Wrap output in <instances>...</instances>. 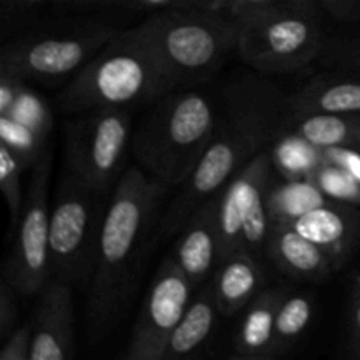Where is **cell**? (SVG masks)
<instances>
[{"instance_id": "6da1fadb", "label": "cell", "mask_w": 360, "mask_h": 360, "mask_svg": "<svg viewBox=\"0 0 360 360\" xmlns=\"http://www.w3.org/2000/svg\"><path fill=\"white\" fill-rule=\"evenodd\" d=\"M287 116V95L274 83L241 77L227 86L218 120L195 171L162 213L158 234H178L193 211L218 195L229 181L276 139Z\"/></svg>"}, {"instance_id": "7a4b0ae2", "label": "cell", "mask_w": 360, "mask_h": 360, "mask_svg": "<svg viewBox=\"0 0 360 360\" xmlns=\"http://www.w3.org/2000/svg\"><path fill=\"white\" fill-rule=\"evenodd\" d=\"M167 192V185L139 167L127 169L112 190L102 221L94 276L86 288L91 341L104 340L129 306Z\"/></svg>"}, {"instance_id": "3957f363", "label": "cell", "mask_w": 360, "mask_h": 360, "mask_svg": "<svg viewBox=\"0 0 360 360\" xmlns=\"http://www.w3.org/2000/svg\"><path fill=\"white\" fill-rule=\"evenodd\" d=\"M143 25L118 32L76 72L58 97L67 112L130 109L174 90Z\"/></svg>"}, {"instance_id": "277c9868", "label": "cell", "mask_w": 360, "mask_h": 360, "mask_svg": "<svg viewBox=\"0 0 360 360\" xmlns=\"http://www.w3.org/2000/svg\"><path fill=\"white\" fill-rule=\"evenodd\" d=\"M218 104L199 90L169 91L132 134V153L144 171L169 188L192 176L210 144Z\"/></svg>"}, {"instance_id": "5b68a950", "label": "cell", "mask_w": 360, "mask_h": 360, "mask_svg": "<svg viewBox=\"0 0 360 360\" xmlns=\"http://www.w3.org/2000/svg\"><path fill=\"white\" fill-rule=\"evenodd\" d=\"M174 86L204 81L238 51L241 21L211 7L157 11L141 23Z\"/></svg>"}, {"instance_id": "8992f818", "label": "cell", "mask_w": 360, "mask_h": 360, "mask_svg": "<svg viewBox=\"0 0 360 360\" xmlns=\"http://www.w3.org/2000/svg\"><path fill=\"white\" fill-rule=\"evenodd\" d=\"M326 27L315 6H281L241 20L238 53L260 74H288L320 60Z\"/></svg>"}, {"instance_id": "52a82bcc", "label": "cell", "mask_w": 360, "mask_h": 360, "mask_svg": "<svg viewBox=\"0 0 360 360\" xmlns=\"http://www.w3.org/2000/svg\"><path fill=\"white\" fill-rule=\"evenodd\" d=\"M69 169L62 172L49 225L51 278L86 287L94 276L98 238L108 202Z\"/></svg>"}, {"instance_id": "ba28073f", "label": "cell", "mask_w": 360, "mask_h": 360, "mask_svg": "<svg viewBox=\"0 0 360 360\" xmlns=\"http://www.w3.org/2000/svg\"><path fill=\"white\" fill-rule=\"evenodd\" d=\"M116 34V28L94 21L28 32L4 46L0 74L25 83H55L77 72Z\"/></svg>"}, {"instance_id": "9c48e42d", "label": "cell", "mask_w": 360, "mask_h": 360, "mask_svg": "<svg viewBox=\"0 0 360 360\" xmlns=\"http://www.w3.org/2000/svg\"><path fill=\"white\" fill-rule=\"evenodd\" d=\"M65 123V167L101 195L123 176L132 150L129 109H88Z\"/></svg>"}, {"instance_id": "30bf717a", "label": "cell", "mask_w": 360, "mask_h": 360, "mask_svg": "<svg viewBox=\"0 0 360 360\" xmlns=\"http://www.w3.org/2000/svg\"><path fill=\"white\" fill-rule=\"evenodd\" d=\"M273 167L271 151H260L218 193L220 264L236 252H248L260 260L266 257Z\"/></svg>"}, {"instance_id": "8fae6325", "label": "cell", "mask_w": 360, "mask_h": 360, "mask_svg": "<svg viewBox=\"0 0 360 360\" xmlns=\"http://www.w3.org/2000/svg\"><path fill=\"white\" fill-rule=\"evenodd\" d=\"M53 150L46 148L32 171L25 195L23 211L14 234V248L6 276L18 294L32 295L44 288L51 278L49 269V181H51Z\"/></svg>"}, {"instance_id": "7c38bea8", "label": "cell", "mask_w": 360, "mask_h": 360, "mask_svg": "<svg viewBox=\"0 0 360 360\" xmlns=\"http://www.w3.org/2000/svg\"><path fill=\"white\" fill-rule=\"evenodd\" d=\"M192 281L171 257L162 260L127 347L129 360H164L165 345L192 301Z\"/></svg>"}, {"instance_id": "4fadbf2b", "label": "cell", "mask_w": 360, "mask_h": 360, "mask_svg": "<svg viewBox=\"0 0 360 360\" xmlns=\"http://www.w3.org/2000/svg\"><path fill=\"white\" fill-rule=\"evenodd\" d=\"M32 319L34 345L30 360H69L74 357L72 285L49 278Z\"/></svg>"}, {"instance_id": "5bb4252c", "label": "cell", "mask_w": 360, "mask_h": 360, "mask_svg": "<svg viewBox=\"0 0 360 360\" xmlns=\"http://www.w3.org/2000/svg\"><path fill=\"white\" fill-rule=\"evenodd\" d=\"M178 234L172 259L197 288L220 264L218 195L193 211Z\"/></svg>"}, {"instance_id": "9a60e30c", "label": "cell", "mask_w": 360, "mask_h": 360, "mask_svg": "<svg viewBox=\"0 0 360 360\" xmlns=\"http://www.w3.org/2000/svg\"><path fill=\"white\" fill-rule=\"evenodd\" d=\"M292 227L329 253L340 267L360 245V211L352 204L333 200L316 206L297 218Z\"/></svg>"}, {"instance_id": "2e32d148", "label": "cell", "mask_w": 360, "mask_h": 360, "mask_svg": "<svg viewBox=\"0 0 360 360\" xmlns=\"http://www.w3.org/2000/svg\"><path fill=\"white\" fill-rule=\"evenodd\" d=\"M266 257L281 273L295 280L323 281L340 269L329 253L304 238L290 224L271 225Z\"/></svg>"}, {"instance_id": "e0dca14e", "label": "cell", "mask_w": 360, "mask_h": 360, "mask_svg": "<svg viewBox=\"0 0 360 360\" xmlns=\"http://www.w3.org/2000/svg\"><path fill=\"white\" fill-rule=\"evenodd\" d=\"M311 112L360 115V74L338 70L320 74L287 95V116Z\"/></svg>"}, {"instance_id": "ac0fdd59", "label": "cell", "mask_w": 360, "mask_h": 360, "mask_svg": "<svg viewBox=\"0 0 360 360\" xmlns=\"http://www.w3.org/2000/svg\"><path fill=\"white\" fill-rule=\"evenodd\" d=\"M287 294L285 287H266L243 309L245 313L232 340V357L273 359L274 323Z\"/></svg>"}, {"instance_id": "d6986e66", "label": "cell", "mask_w": 360, "mask_h": 360, "mask_svg": "<svg viewBox=\"0 0 360 360\" xmlns=\"http://www.w3.org/2000/svg\"><path fill=\"white\" fill-rule=\"evenodd\" d=\"M220 316L243 311L266 288L262 260L248 252H236L217 267L213 280Z\"/></svg>"}, {"instance_id": "ffe728a7", "label": "cell", "mask_w": 360, "mask_h": 360, "mask_svg": "<svg viewBox=\"0 0 360 360\" xmlns=\"http://www.w3.org/2000/svg\"><path fill=\"white\" fill-rule=\"evenodd\" d=\"M281 134L299 137L319 150L360 148V115L311 112L301 116H285L278 130V136Z\"/></svg>"}, {"instance_id": "44dd1931", "label": "cell", "mask_w": 360, "mask_h": 360, "mask_svg": "<svg viewBox=\"0 0 360 360\" xmlns=\"http://www.w3.org/2000/svg\"><path fill=\"white\" fill-rule=\"evenodd\" d=\"M220 316L213 283L190 301L185 315L165 345L164 360H178L195 354L213 333Z\"/></svg>"}, {"instance_id": "7402d4cb", "label": "cell", "mask_w": 360, "mask_h": 360, "mask_svg": "<svg viewBox=\"0 0 360 360\" xmlns=\"http://www.w3.org/2000/svg\"><path fill=\"white\" fill-rule=\"evenodd\" d=\"M333 202L309 178H283L273 181L269 193L271 225L294 224L309 210Z\"/></svg>"}, {"instance_id": "603a6c76", "label": "cell", "mask_w": 360, "mask_h": 360, "mask_svg": "<svg viewBox=\"0 0 360 360\" xmlns=\"http://www.w3.org/2000/svg\"><path fill=\"white\" fill-rule=\"evenodd\" d=\"M315 313L311 295L304 292H288L278 308L274 323L273 359L290 352L308 330Z\"/></svg>"}, {"instance_id": "cb8c5ba5", "label": "cell", "mask_w": 360, "mask_h": 360, "mask_svg": "<svg viewBox=\"0 0 360 360\" xmlns=\"http://www.w3.org/2000/svg\"><path fill=\"white\" fill-rule=\"evenodd\" d=\"M274 151H271L273 164L280 167L283 178H306L320 164L319 148L295 136L281 134L273 141Z\"/></svg>"}, {"instance_id": "d4e9b609", "label": "cell", "mask_w": 360, "mask_h": 360, "mask_svg": "<svg viewBox=\"0 0 360 360\" xmlns=\"http://www.w3.org/2000/svg\"><path fill=\"white\" fill-rule=\"evenodd\" d=\"M48 137L39 134L32 127L18 122L9 115H0V144L9 148L20 157L25 167H34L46 151Z\"/></svg>"}, {"instance_id": "484cf974", "label": "cell", "mask_w": 360, "mask_h": 360, "mask_svg": "<svg viewBox=\"0 0 360 360\" xmlns=\"http://www.w3.org/2000/svg\"><path fill=\"white\" fill-rule=\"evenodd\" d=\"M306 178L311 179L329 199L360 206V179L341 165L320 160V164Z\"/></svg>"}, {"instance_id": "4316f807", "label": "cell", "mask_w": 360, "mask_h": 360, "mask_svg": "<svg viewBox=\"0 0 360 360\" xmlns=\"http://www.w3.org/2000/svg\"><path fill=\"white\" fill-rule=\"evenodd\" d=\"M25 164L18 155L7 146L0 144V188L6 197L7 207H9L11 229H16L20 224L21 211H23L25 197L21 190V174L25 171Z\"/></svg>"}, {"instance_id": "83f0119b", "label": "cell", "mask_w": 360, "mask_h": 360, "mask_svg": "<svg viewBox=\"0 0 360 360\" xmlns=\"http://www.w3.org/2000/svg\"><path fill=\"white\" fill-rule=\"evenodd\" d=\"M4 115L13 116L18 122L25 123V125L32 127L34 130H37L39 134H42L44 137H48L51 134L53 129V112L49 104L46 102V98L41 94L34 91L32 88H28V84L25 83L21 88L20 95L16 97L14 104L11 105V109Z\"/></svg>"}, {"instance_id": "f1b7e54d", "label": "cell", "mask_w": 360, "mask_h": 360, "mask_svg": "<svg viewBox=\"0 0 360 360\" xmlns=\"http://www.w3.org/2000/svg\"><path fill=\"white\" fill-rule=\"evenodd\" d=\"M320 62L329 69L360 74V32L327 39Z\"/></svg>"}, {"instance_id": "f546056e", "label": "cell", "mask_w": 360, "mask_h": 360, "mask_svg": "<svg viewBox=\"0 0 360 360\" xmlns=\"http://www.w3.org/2000/svg\"><path fill=\"white\" fill-rule=\"evenodd\" d=\"M281 6H315V4L311 0H213V9L221 11L239 21L260 11Z\"/></svg>"}, {"instance_id": "4dcf8cb0", "label": "cell", "mask_w": 360, "mask_h": 360, "mask_svg": "<svg viewBox=\"0 0 360 360\" xmlns=\"http://www.w3.org/2000/svg\"><path fill=\"white\" fill-rule=\"evenodd\" d=\"M34 345V319L16 327L4 341L0 360H30Z\"/></svg>"}, {"instance_id": "1f68e13d", "label": "cell", "mask_w": 360, "mask_h": 360, "mask_svg": "<svg viewBox=\"0 0 360 360\" xmlns=\"http://www.w3.org/2000/svg\"><path fill=\"white\" fill-rule=\"evenodd\" d=\"M14 287L9 278L4 276L0 285V340L6 341L7 336L13 333L16 327V306H14Z\"/></svg>"}, {"instance_id": "d6a6232c", "label": "cell", "mask_w": 360, "mask_h": 360, "mask_svg": "<svg viewBox=\"0 0 360 360\" xmlns=\"http://www.w3.org/2000/svg\"><path fill=\"white\" fill-rule=\"evenodd\" d=\"M322 13L343 23L360 21V0H311Z\"/></svg>"}, {"instance_id": "836d02e7", "label": "cell", "mask_w": 360, "mask_h": 360, "mask_svg": "<svg viewBox=\"0 0 360 360\" xmlns=\"http://www.w3.org/2000/svg\"><path fill=\"white\" fill-rule=\"evenodd\" d=\"M120 6L137 7V9H181V7H211L213 9V0H120Z\"/></svg>"}, {"instance_id": "e575fe53", "label": "cell", "mask_w": 360, "mask_h": 360, "mask_svg": "<svg viewBox=\"0 0 360 360\" xmlns=\"http://www.w3.org/2000/svg\"><path fill=\"white\" fill-rule=\"evenodd\" d=\"M23 84L25 81L18 79V77L0 74V115L9 111L11 105L14 104L16 97L20 95Z\"/></svg>"}, {"instance_id": "d590c367", "label": "cell", "mask_w": 360, "mask_h": 360, "mask_svg": "<svg viewBox=\"0 0 360 360\" xmlns=\"http://www.w3.org/2000/svg\"><path fill=\"white\" fill-rule=\"evenodd\" d=\"M352 348L355 357L360 355V287L355 285L354 301H352Z\"/></svg>"}, {"instance_id": "8d00e7d4", "label": "cell", "mask_w": 360, "mask_h": 360, "mask_svg": "<svg viewBox=\"0 0 360 360\" xmlns=\"http://www.w3.org/2000/svg\"><path fill=\"white\" fill-rule=\"evenodd\" d=\"M51 2H55V0H4V4L11 7V11H14V13H32V11L41 9Z\"/></svg>"}, {"instance_id": "74e56055", "label": "cell", "mask_w": 360, "mask_h": 360, "mask_svg": "<svg viewBox=\"0 0 360 360\" xmlns=\"http://www.w3.org/2000/svg\"><path fill=\"white\" fill-rule=\"evenodd\" d=\"M53 4L70 7H102V6H120V0H55Z\"/></svg>"}, {"instance_id": "f35d334b", "label": "cell", "mask_w": 360, "mask_h": 360, "mask_svg": "<svg viewBox=\"0 0 360 360\" xmlns=\"http://www.w3.org/2000/svg\"><path fill=\"white\" fill-rule=\"evenodd\" d=\"M355 285H357V287H360V273L357 274V278H355Z\"/></svg>"}, {"instance_id": "ab89813d", "label": "cell", "mask_w": 360, "mask_h": 360, "mask_svg": "<svg viewBox=\"0 0 360 360\" xmlns=\"http://www.w3.org/2000/svg\"><path fill=\"white\" fill-rule=\"evenodd\" d=\"M359 359H360V355H359Z\"/></svg>"}]
</instances>
